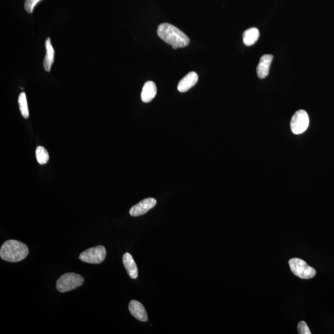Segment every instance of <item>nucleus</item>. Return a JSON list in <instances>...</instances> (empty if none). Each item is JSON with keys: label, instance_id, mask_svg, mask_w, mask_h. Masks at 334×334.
<instances>
[{"label": "nucleus", "instance_id": "f257e3e1", "mask_svg": "<svg viewBox=\"0 0 334 334\" xmlns=\"http://www.w3.org/2000/svg\"><path fill=\"white\" fill-rule=\"evenodd\" d=\"M157 35L172 46L183 48L190 43V38L179 28L168 23H163L157 28Z\"/></svg>", "mask_w": 334, "mask_h": 334}, {"label": "nucleus", "instance_id": "f03ea898", "mask_svg": "<svg viewBox=\"0 0 334 334\" xmlns=\"http://www.w3.org/2000/svg\"><path fill=\"white\" fill-rule=\"evenodd\" d=\"M28 255V248L24 243L14 240L4 243L0 249V257L10 263H17L24 260Z\"/></svg>", "mask_w": 334, "mask_h": 334}, {"label": "nucleus", "instance_id": "7ed1b4c3", "mask_svg": "<svg viewBox=\"0 0 334 334\" xmlns=\"http://www.w3.org/2000/svg\"><path fill=\"white\" fill-rule=\"evenodd\" d=\"M84 279L81 275L75 273H66L61 276L56 282V289L64 293L76 289L84 284Z\"/></svg>", "mask_w": 334, "mask_h": 334}, {"label": "nucleus", "instance_id": "20e7f679", "mask_svg": "<svg viewBox=\"0 0 334 334\" xmlns=\"http://www.w3.org/2000/svg\"><path fill=\"white\" fill-rule=\"evenodd\" d=\"M289 266L294 275L300 279H312L317 274L315 269L308 266V264L301 259H291L289 261Z\"/></svg>", "mask_w": 334, "mask_h": 334}, {"label": "nucleus", "instance_id": "39448f33", "mask_svg": "<svg viewBox=\"0 0 334 334\" xmlns=\"http://www.w3.org/2000/svg\"><path fill=\"white\" fill-rule=\"evenodd\" d=\"M107 251L103 246L90 248L81 253L79 258L84 263L98 265L104 261Z\"/></svg>", "mask_w": 334, "mask_h": 334}, {"label": "nucleus", "instance_id": "423d86ee", "mask_svg": "<svg viewBox=\"0 0 334 334\" xmlns=\"http://www.w3.org/2000/svg\"><path fill=\"white\" fill-rule=\"evenodd\" d=\"M310 124L309 116L306 111L300 110L293 115L291 121L292 133L299 135L307 130Z\"/></svg>", "mask_w": 334, "mask_h": 334}, {"label": "nucleus", "instance_id": "0eeeda50", "mask_svg": "<svg viewBox=\"0 0 334 334\" xmlns=\"http://www.w3.org/2000/svg\"><path fill=\"white\" fill-rule=\"evenodd\" d=\"M157 201L154 198H149L143 199L139 203L132 207L129 214L133 217H138L147 213L156 205Z\"/></svg>", "mask_w": 334, "mask_h": 334}, {"label": "nucleus", "instance_id": "6e6552de", "mask_svg": "<svg viewBox=\"0 0 334 334\" xmlns=\"http://www.w3.org/2000/svg\"><path fill=\"white\" fill-rule=\"evenodd\" d=\"M129 310L132 316L142 322L148 320L146 310L141 303L132 300L129 304Z\"/></svg>", "mask_w": 334, "mask_h": 334}, {"label": "nucleus", "instance_id": "1a4fd4ad", "mask_svg": "<svg viewBox=\"0 0 334 334\" xmlns=\"http://www.w3.org/2000/svg\"><path fill=\"white\" fill-rule=\"evenodd\" d=\"M198 81V75L196 72L191 71L186 74L185 77L180 80L178 84V90L180 92H187Z\"/></svg>", "mask_w": 334, "mask_h": 334}, {"label": "nucleus", "instance_id": "9d476101", "mask_svg": "<svg viewBox=\"0 0 334 334\" xmlns=\"http://www.w3.org/2000/svg\"><path fill=\"white\" fill-rule=\"evenodd\" d=\"M273 60V55H265L261 57L257 69V74L260 79L265 78L268 76L269 69H270L272 61Z\"/></svg>", "mask_w": 334, "mask_h": 334}, {"label": "nucleus", "instance_id": "9b49d317", "mask_svg": "<svg viewBox=\"0 0 334 334\" xmlns=\"http://www.w3.org/2000/svg\"><path fill=\"white\" fill-rule=\"evenodd\" d=\"M46 55L43 59V65L46 72H50L55 59V50L50 37L45 40Z\"/></svg>", "mask_w": 334, "mask_h": 334}, {"label": "nucleus", "instance_id": "f8f14e48", "mask_svg": "<svg viewBox=\"0 0 334 334\" xmlns=\"http://www.w3.org/2000/svg\"><path fill=\"white\" fill-rule=\"evenodd\" d=\"M123 265L128 275L133 279H136L138 276V269L133 256L129 253H126L123 257Z\"/></svg>", "mask_w": 334, "mask_h": 334}, {"label": "nucleus", "instance_id": "ddd939ff", "mask_svg": "<svg viewBox=\"0 0 334 334\" xmlns=\"http://www.w3.org/2000/svg\"><path fill=\"white\" fill-rule=\"evenodd\" d=\"M156 85L153 81H147L144 85L141 92V100L144 103H148L154 99L157 94Z\"/></svg>", "mask_w": 334, "mask_h": 334}, {"label": "nucleus", "instance_id": "4468645a", "mask_svg": "<svg viewBox=\"0 0 334 334\" xmlns=\"http://www.w3.org/2000/svg\"><path fill=\"white\" fill-rule=\"evenodd\" d=\"M259 37H260V31L257 28H248L243 33V43L248 46L253 45L257 42Z\"/></svg>", "mask_w": 334, "mask_h": 334}, {"label": "nucleus", "instance_id": "2eb2a0df", "mask_svg": "<svg viewBox=\"0 0 334 334\" xmlns=\"http://www.w3.org/2000/svg\"><path fill=\"white\" fill-rule=\"evenodd\" d=\"M18 103H19V110L22 116L24 118H28L29 116V113H28L26 95L24 92H21L19 94Z\"/></svg>", "mask_w": 334, "mask_h": 334}, {"label": "nucleus", "instance_id": "dca6fc26", "mask_svg": "<svg viewBox=\"0 0 334 334\" xmlns=\"http://www.w3.org/2000/svg\"><path fill=\"white\" fill-rule=\"evenodd\" d=\"M36 158H37L38 164L40 165L46 164L49 160L48 152L42 146H38L35 151Z\"/></svg>", "mask_w": 334, "mask_h": 334}, {"label": "nucleus", "instance_id": "f3484780", "mask_svg": "<svg viewBox=\"0 0 334 334\" xmlns=\"http://www.w3.org/2000/svg\"><path fill=\"white\" fill-rule=\"evenodd\" d=\"M42 0H25L24 8L28 13L32 14L36 5Z\"/></svg>", "mask_w": 334, "mask_h": 334}, {"label": "nucleus", "instance_id": "a211bd4d", "mask_svg": "<svg viewBox=\"0 0 334 334\" xmlns=\"http://www.w3.org/2000/svg\"><path fill=\"white\" fill-rule=\"evenodd\" d=\"M298 331L300 334H311L309 328H308L307 323L305 321H300L298 325Z\"/></svg>", "mask_w": 334, "mask_h": 334}]
</instances>
